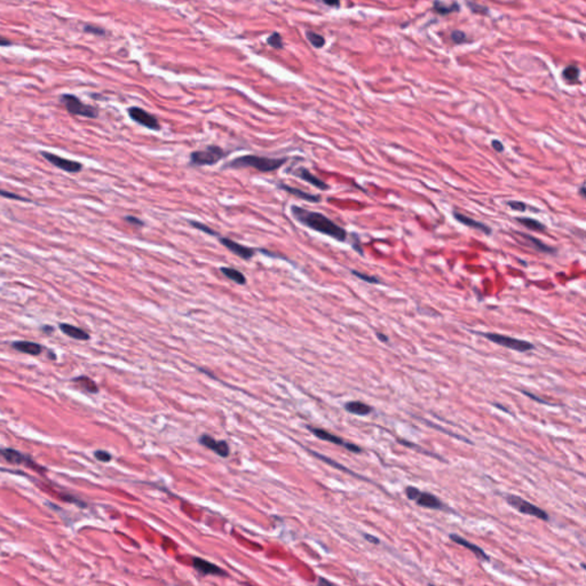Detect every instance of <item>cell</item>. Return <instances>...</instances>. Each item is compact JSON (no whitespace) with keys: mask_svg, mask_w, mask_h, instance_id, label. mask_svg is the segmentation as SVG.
<instances>
[{"mask_svg":"<svg viewBox=\"0 0 586 586\" xmlns=\"http://www.w3.org/2000/svg\"><path fill=\"white\" fill-rule=\"evenodd\" d=\"M291 214L302 226L311 228V229L315 231H319L321 234L331 237V238L341 242V243L347 240V231L342 227L333 222L330 218L324 216V214L309 211V210L302 209L300 206H297V205L291 206Z\"/></svg>","mask_w":586,"mask_h":586,"instance_id":"6da1fadb","label":"cell"},{"mask_svg":"<svg viewBox=\"0 0 586 586\" xmlns=\"http://www.w3.org/2000/svg\"><path fill=\"white\" fill-rule=\"evenodd\" d=\"M288 162V158H270V157H263V156L257 155H245L237 157L234 160H230L229 163L225 165V168H256L260 172H274L276 169L281 168L285 163Z\"/></svg>","mask_w":586,"mask_h":586,"instance_id":"7a4b0ae2","label":"cell"},{"mask_svg":"<svg viewBox=\"0 0 586 586\" xmlns=\"http://www.w3.org/2000/svg\"><path fill=\"white\" fill-rule=\"evenodd\" d=\"M227 156L221 147L209 146L204 150H195L190 154V165L195 167L211 166V165L220 162Z\"/></svg>","mask_w":586,"mask_h":586,"instance_id":"3957f363","label":"cell"},{"mask_svg":"<svg viewBox=\"0 0 586 586\" xmlns=\"http://www.w3.org/2000/svg\"><path fill=\"white\" fill-rule=\"evenodd\" d=\"M474 333L478 334V335H482V337H485L486 339L489 340V341L494 342V343H497V345H499V346H503L505 348H508V350L515 351L519 353L530 352L535 348V346L529 341H526V340H521V339H516V338H513V337H508V335L493 333V332H474Z\"/></svg>","mask_w":586,"mask_h":586,"instance_id":"277c9868","label":"cell"},{"mask_svg":"<svg viewBox=\"0 0 586 586\" xmlns=\"http://www.w3.org/2000/svg\"><path fill=\"white\" fill-rule=\"evenodd\" d=\"M405 495L408 499L413 500L416 504L420 507L429 508V509H441V511H449L446 505L442 502L440 498H437L435 495L431 493H425V491H420L418 488L409 486L405 488Z\"/></svg>","mask_w":586,"mask_h":586,"instance_id":"5b68a950","label":"cell"},{"mask_svg":"<svg viewBox=\"0 0 586 586\" xmlns=\"http://www.w3.org/2000/svg\"><path fill=\"white\" fill-rule=\"evenodd\" d=\"M505 500H506L509 506L515 508L516 511L525 514V515L534 516L537 519H540V520L543 521L549 520V515L544 511V509L536 506L534 504H531L530 502L523 499L522 497H519L516 495H506L505 496Z\"/></svg>","mask_w":586,"mask_h":586,"instance_id":"8992f818","label":"cell"},{"mask_svg":"<svg viewBox=\"0 0 586 586\" xmlns=\"http://www.w3.org/2000/svg\"><path fill=\"white\" fill-rule=\"evenodd\" d=\"M61 102L64 105L68 113L74 116H83L86 118H96L99 111L92 106L85 105L77 96L73 94H64L61 96Z\"/></svg>","mask_w":586,"mask_h":586,"instance_id":"52a82bcc","label":"cell"},{"mask_svg":"<svg viewBox=\"0 0 586 586\" xmlns=\"http://www.w3.org/2000/svg\"><path fill=\"white\" fill-rule=\"evenodd\" d=\"M307 428H308V431H309L312 434H314L316 437H319L320 440L328 441V442H330V443H333V444H337V445H341L353 454H362L363 453V449H362L361 446L356 445L354 443H351V442H347V441L343 440V438L334 435V434L325 431V429H323V428L312 427V426H307Z\"/></svg>","mask_w":586,"mask_h":586,"instance_id":"ba28073f","label":"cell"},{"mask_svg":"<svg viewBox=\"0 0 586 586\" xmlns=\"http://www.w3.org/2000/svg\"><path fill=\"white\" fill-rule=\"evenodd\" d=\"M42 156L47 160L48 163H51L52 165H54L55 167L60 168L64 172L79 173L83 169V165L80 163L75 162V160H70V159L63 158V157H60V156L54 155L52 153H48V151H42Z\"/></svg>","mask_w":586,"mask_h":586,"instance_id":"9c48e42d","label":"cell"},{"mask_svg":"<svg viewBox=\"0 0 586 586\" xmlns=\"http://www.w3.org/2000/svg\"><path fill=\"white\" fill-rule=\"evenodd\" d=\"M128 115L132 120L142 125V126L153 129V131H159L160 129V124L158 122V119L151 114L147 113L146 110L137 108V107H132V108L128 109Z\"/></svg>","mask_w":586,"mask_h":586,"instance_id":"30bf717a","label":"cell"},{"mask_svg":"<svg viewBox=\"0 0 586 586\" xmlns=\"http://www.w3.org/2000/svg\"><path fill=\"white\" fill-rule=\"evenodd\" d=\"M0 457H2L4 460H6V462L11 463V464H15V465H26L28 467H31L36 469V471H40V468L38 465H36L32 459L28 456H25L23 454L19 453V451H16L14 449H0Z\"/></svg>","mask_w":586,"mask_h":586,"instance_id":"8fae6325","label":"cell"},{"mask_svg":"<svg viewBox=\"0 0 586 586\" xmlns=\"http://www.w3.org/2000/svg\"><path fill=\"white\" fill-rule=\"evenodd\" d=\"M220 243L225 247L226 249L229 250L231 253H234L235 256L239 257L240 259H243V260H250V259H252L254 257V254H256L257 250L251 249V248H248L245 247V245H242L239 243H237L234 239H230L228 238V237H220Z\"/></svg>","mask_w":586,"mask_h":586,"instance_id":"7c38bea8","label":"cell"},{"mask_svg":"<svg viewBox=\"0 0 586 586\" xmlns=\"http://www.w3.org/2000/svg\"><path fill=\"white\" fill-rule=\"evenodd\" d=\"M198 442L210 450L214 451V453L222 458H227L230 454V448L226 441H217L212 436L208 435V434H204V435L200 436L198 438Z\"/></svg>","mask_w":586,"mask_h":586,"instance_id":"4fadbf2b","label":"cell"},{"mask_svg":"<svg viewBox=\"0 0 586 586\" xmlns=\"http://www.w3.org/2000/svg\"><path fill=\"white\" fill-rule=\"evenodd\" d=\"M449 537H450V539L453 540V542L462 545V546L469 549V551H471L477 559H480L481 561H485V562L490 561V557L488 556V554L483 551L480 546H477V545L472 544L471 542H468V540L463 538L462 536H459L457 534H450Z\"/></svg>","mask_w":586,"mask_h":586,"instance_id":"5bb4252c","label":"cell"},{"mask_svg":"<svg viewBox=\"0 0 586 586\" xmlns=\"http://www.w3.org/2000/svg\"><path fill=\"white\" fill-rule=\"evenodd\" d=\"M192 566L197 571L203 575H216V576H225L226 572L223 571L221 568L213 565V563L209 562L206 560H203L202 558H194L192 559Z\"/></svg>","mask_w":586,"mask_h":586,"instance_id":"9a60e30c","label":"cell"},{"mask_svg":"<svg viewBox=\"0 0 586 586\" xmlns=\"http://www.w3.org/2000/svg\"><path fill=\"white\" fill-rule=\"evenodd\" d=\"M293 174L296 177H298L299 179H301V180L306 181L309 183V185L314 186L316 188H319L321 190H328L329 189V185L328 183H325L324 181H322L321 179L317 178L316 176H314L309 169H307L305 167H298L296 168V171H293Z\"/></svg>","mask_w":586,"mask_h":586,"instance_id":"2e32d148","label":"cell"},{"mask_svg":"<svg viewBox=\"0 0 586 586\" xmlns=\"http://www.w3.org/2000/svg\"><path fill=\"white\" fill-rule=\"evenodd\" d=\"M453 214H454V218L456 219V220L459 221L460 223H463V225H465V226H467L469 228H473V229H476L478 231H482L483 234H486V235H490L491 232H493V229H491V228L488 225H486V223L474 220V219L469 218L467 216H464V214L459 213V212H456V211Z\"/></svg>","mask_w":586,"mask_h":586,"instance_id":"e0dca14e","label":"cell"},{"mask_svg":"<svg viewBox=\"0 0 586 586\" xmlns=\"http://www.w3.org/2000/svg\"><path fill=\"white\" fill-rule=\"evenodd\" d=\"M277 187H279L280 189H282V190L289 192L290 195H293V196H296V197H298V198L306 200V202H309V203H320L321 200H322L320 195L311 194V192L300 190V189H298V188H293V187H291V186H289V185H285V183H282V182H281V183H279V185H277Z\"/></svg>","mask_w":586,"mask_h":586,"instance_id":"ac0fdd59","label":"cell"},{"mask_svg":"<svg viewBox=\"0 0 586 586\" xmlns=\"http://www.w3.org/2000/svg\"><path fill=\"white\" fill-rule=\"evenodd\" d=\"M308 451H309V453H311V454H312V455H314V456H315V457H317V458H319V459H321V460H322V462H324V463H326V464H329V465H331V466H333V467H334V468H337V469H340V471H341V472H345V473H348V474H351V475H353V476H354V477H356V478H359V480H362V481H366V482H372V481H370V480H369V478H366V477H363V476H362V475H360V474H357V473H355V472H353V471H351V469H350V468H347V467H345V466H343V465H341V464H339V463H337V462H334V460H332V459H330V458H329V457H325V456H323V455H321V454H319V453H315V451H312V450H309V449H308Z\"/></svg>","mask_w":586,"mask_h":586,"instance_id":"d6986e66","label":"cell"},{"mask_svg":"<svg viewBox=\"0 0 586 586\" xmlns=\"http://www.w3.org/2000/svg\"><path fill=\"white\" fill-rule=\"evenodd\" d=\"M12 346L14 350L29 355H39L43 352V346L32 341H15Z\"/></svg>","mask_w":586,"mask_h":586,"instance_id":"ffe728a7","label":"cell"},{"mask_svg":"<svg viewBox=\"0 0 586 586\" xmlns=\"http://www.w3.org/2000/svg\"><path fill=\"white\" fill-rule=\"evenodd\" d=\"M345 409L350 413L356 416H368L372 412V406L361 401H350L345 404Z\"/></svg>","mask_w":586,"mask_h":586,"instance_id":"44dd1931","label":"cell"},{"mask_svg":"<svg viewBox=\"0 0 586 586\" xmlns=\"http://www.w3.org/2000/svg\"><path fill=\"white\" fill-rule=\"evenodd\" d=\"M60 330L64 334L68 335V337L74 338L76 340H88L89 339V334L86 332V331H84L83 329H79V328H77V326H74L71 324L61 323Z\"/></svg>","mask_w":586,"mask_h":586,"instance_id":"7402d4cb","label":"cell"},{"mask_svg":"<svg viewBox=\"0 0 586 586\" xmlns=\"http://www.w3.org/2000/svg\"><path fill=\"white\" fill-rule=\"evenodd\" d=\"M220 270H221L222 274L227 277V279H229L230 281L234 282V283L238 284V285L247 284V277H245L243 272L239 271L238 269H236V268L221 267Z\"/></svg>","mask_w":586,"mask_h":586,"instance_id":"603a6c76","label":"cell"},{"mask_svg":"<svg viewBox=\"0 0 586 586\" xmlns=\"http://www.w3.org/2000/svg\"><path fill=\"white\" fill-rule=\"evenodd\" d=\"M521 236L523 238H526L528 240V243H529L532 248L535 250H537L538 252H542V253H549V254H554L557 252V249L548 247V245L544 244L543 242H540L539 239H537L536 237L531 236V235H528V234H521Z\"/></svg>","mask_w":586,"mask_h":586,"instance_id":"cb8c5ba5","label":"cell"},{"mask_svg":"<svg viewBox=\"0 0 586 586\" xmlns=\"http://www.w3.org/2000/svg\"><path fill=\"white\" fill-rule=\"evenodd\" d=\"M516 220L521 223V225L525 226L528 229H530L532 231H545L546 230V227L545 225H543L542 222L536 220V219H532V218H516Z\"/></svg>","mask_w":586,"mask_h":586,"instance_id":"d4e9b609","label":"cell"},{"mask_svg":"<svg viewBox=\"0 0 586 586\" xmlns=\"http://www.w3.org/2000/svg\"><path fill=\"white\" fill-rule=\"evenodd\" d=\"M74 383L78 384L79 386L84 389V391H86L88 393H97L99 392V388H97L96 384L94 383L91 378L86 377V375H80V377H78V378H75Z\"/></svg>","mask_w":586,"mask_h":586,"instance_id":"484cf974","label":"cell"},{"mask_svg":"<svg viewBox=\"0 0 586 586\" xmlns=\"http://www.w3.org/2000/svg\"><path fill=\"white\" fill-rule=\"evenodd\" d=\"M188 222H189V225L192 228H195V229H197L199 231H203V232H205V234H208L210 236H219L218 231L212 229V228L209 227L208 225H204V223H202V222L195 221V220H189Z\"/></svg>","mask_w":586,"mask_h":586,"instance_id":"4316f807","label":"cell"},{"mask_svg":"<svg viewBox=\"0 0 586 586\" xmlns=\"http://www.w3.org/2000/svg\"><path fill=\"white\" fill-rule=\"evenodd\" d=\"M397 443H400V444L404 445V446H408V448H416L415 450L419 451V453H423V454H425V455H428V456H433V457H435L436 459H441V460H442V457H440V456H437V455L433 454V453H429V451L424 450V448H422V446H419V445H416L415 443H411V442H409V441L404 440V438H397Z\"/></svg>","mask_w":586,"mask_h":586,"instance_id":"83f0119b","label":"cell"},{"mask_svg":"<svg viewBox=\"0 0 586 586\" xmlns=\"http://www.w3.org/2000/svg\"><path fill=\"white\" fill-rule=\"evenodd\" d=\"M306 36H307L308 40H309V42L312 43V45H313V46H314V47L321 48V47L323 46V45L325 44L324 38L322 37V36L319 35V33L313 32V31H307Z\"/></svg>","mask_w":586,"mask_h":586,"instance_id":"f1b7e54d","label":"cell"},{"mask_svg":"<svg viewBox=\"0 0 586 586\" xmlns=\"http://www.w3.org/2000/svg\"><path fill=\"white\" fill-rule=\"evenodd\" d=\"M578 76H579V70L576 68V66H568V68L565 69L563 71V77L565 79L569 80V82H576L577 79H578Z\"/></svg>","mask_w":586,"mask_h":586,"instance_id":"f546056e","label":"cell"},{"mask_svg":"<svg viewBox=\"0 0 586 586\" xmlns=\"http://www.w3.org/2000/svg\"><path fill=\"white\" fill-rule=\"evenodd\" d=\"M0 197L13 199V200H20V202H31V199H29V198L22 197V196L14 194V192L6 191V190H3V189H0Z\"/></svg>","mask_w":586,"mask_h":586,"instance_id":"4dcf8cb0","label":"cell"},{"mask_svg":"<svg viewBox=\"0 0 586 586\" xmlns=\"http://www.w3.org/2000/svg\"><path fill=\"white\" fill-rule=\"evenodd\" d=\"M351 272L354 276L359 277L360 280L366 282V283H370V284H379L380 282L375 276H369V275H365L363 272H360V271H356V270H351Z\"/></svg>","mask_w":586,"mask_h":586,"instance_id":"1f68e13d","label":"cell"},{"mask_svg":"<svg viewBox=\"0 0 586 586\" xmlns=\"http://www.w3.org/2000/svg\"><path fill=\"white\" fill-rule=\"evenodd\" d=\"M434 8H435L436 12L441 13V14H446V13L457 10V5L449 6V5H445V4H443V3H441V2H435V4H434Z\"/></svg>","mask_w":586,"mask_h":586,"instance_id":"d6a6232c","label":"cell"},{"mask_svg":"<svg viewBox=\"0 0 586 586\" xmlns=\"http://www.w3.org/2000/svg\"><path fill=\"white\" fill-rule=\"evenodd\" d=\"M267 43L272 46L274 48H282L283 47V40H282V37L280 33H272L271 36H269V38L267 39Z\"/></svg>","mask_w":586,"mask_h":586,"instance_id":"836d02e7","label":"cell"},{"mask_svg":"<svg viewBox=\"0 0 586 586\" xmlns=\"http://www.w3.org/2000/svg\"><path fill=\"white\" fill-rule=\"evenodd\" d=\"M507 205L512 210H514V211L523 212L527 210V204L520 202V200H509V202H507Z\"/></svg>","mask_w":586,"mask_h":586,"instance_id":"e575fe53","label":"cell"},{"mask_svg":"<svg viewBox=\"0 0 586 586\" xmlns=\"http://www.w3.org/2000/svg\"><path fill=\"white\" fill-rule=\"evenodd\" d=\"M94 456H95V458L97 460H100V462H110L111 458H113V456H111L108 451H105V450H97L94 453Z\"/></svg>","mask_w":586,"mask_h":586,"instance_id":"d590c367","label":"cell"},{"mask_svg":"<svg viewBox=\"0 0 586 586\" xmlns=\"http://www.w3.org/2000/svg\"><path fill=\"white\" fill-rule=\"evenodd\" d=\"M85 32H88V33H93V35H96V36H104L106 33V31L104 29L99 28V26H94V25H85Z\"/></svg>","mask_w":586,"mask_h":586,"instance_id":"8d00e7d4","label":"cell"},{"mask_svg":"<svg viewBox=\"0 0 586 586\" xmlns=\"http://www.w3.org/2000/svg\"><path fill=\"white\" fill-rule=\"evenodd\" d=\"M124 220L126 221V222H128L129 225L135 226V227H139V228H141V227L145 226V222H143V221L141 220V219H139V218L134 217V216H127V217H125Z\"/></svg>","mask_w":586,"mask_h":586,"instance_id":"74e56055","label":"cell"},{"mask_svg":"<svg viewBox=\"0 0 586 586\" xmlns=\"http://www.w3.org/2000/svg\"><path fill=\"white\" fill-rule=\"evenodd\" d=\"M521 393H522L523 395H526L527 397H529V399L534 400V401H536V402H539L540 404H546V405H551V403H548L547 401L543 400L542 397H538V396H536L535 394H532V393H530V392H527V391H521Z\"/></svg>","mask_w":586,"mask_h":586,"instance_id":"f35d334b","label":"cell"},{"mask_svg":"<svg viewBox=\"0 0 586 586\" xmlns=\"http://www.w3.org/2000/svg\"><path fill=\"white\" fill-rule=\"evenodd\" d=\"M451 38H453L455 43L460 44L466 39V36H465V33L462 32V31H454L453 35H451Z\"/></svg>","mask_w":586,"mask_h":586,"instance_id":"ab89813d","label":"cell"},{"mask_svg":"<svg viewBox=\"0 0 586 586\" xmlns=\"http://www.w3.org/2000/svg\"><path fill=\"white\" fill-rule=\"evenodd\" d=\"M491 146H493V148L497 151V153H503L504 151V145L499 140L491 141Z\"/></svg>","mask_w":586,"mask_h":586,"instance_id":"60d3db41","label":"cell"},{"mask_svg":"<svg viewBox=\"0 0 586 586\" xmlns=\"http://www.w3.org/2000/svg\"><path fill=\"white\" fill-rule=\"evenodd\" d=\"M363 537H364V538H365L366 540H368L369 543H371V544H374V545L380 544V539L378 538V537L372 536V535H370V534H363Z\"/></svg>","mask_w":586,"mask_h":586,"instance_id":"b9f144b4","label":"cell"},{"mask_svg":"<svg viewBox=\"0 0 586 586\" xmlns=\"http://www.w3.org/2000/svg\"><path fill=\"white\" fill-rule=\"evenodd\" d=\"M375 335H377V338H378L382 342H388V341H389V338L387 337L386 334H384V333H382V332H377V333H375Z\"/></svg>","mask_w":586,"mask_h":586,"instance_id":"7bdbcfd3","label":"cell"},{"mask_svg":"<svg viewBox=\"0 0 586 586\" xmlns=\"http://www.w3.org/2000/svg\"><path fill=\"white\" fill-rule=\"evenodd\" d=\"M10 45H12L11 40H8V39L4 38V37H2V36H0V46H10Z\"/></svg>","mask_w":586,"mask_h":586,"instance_id":"ee69618b","label":"cell"},{"mask_svg":"<svg viewBox=\"0 0 586 586\" xmlns=\"http://www.w3.org/2000/svg\"><path fill=\"white\" fill-rule=\"evenodd\" d=\"M322 2L329 6H338L339 5V0H322Z\"/></svg>","mask_w":586,"mask_h":586,"instance_id":"f6af8a7d","label":"cell"},{"mask_svg":"<svg viewBox=\"0 0 586 586\" xmlns=\"http://www.w3.org/2000/svg\"><path fill=\"white\" fill-rule=\"evenodd\" d=\"M493 405H494V406H496V408H498V409H500V410L505 411V412H506V413H509V410H508L507 408H505L504 405H500L499 403H493Z\"/></svg>","mask_w":586,"mask_h":586,"instance_id":"bcb514c9","label":"cell"},{"mask_svg":"<svg viewBox=\"0 0 586 586\" xmlns=\"http://www.w3.org/2000/svg\"><path fill=\"white\" fill-rule=\"evenodd\" d=\"M579 194H580V195H581V197H585V185H584V183H583V185H581V186H580V189H579Z\"/></svg>","mask_w":586,"mask_h":586,"instance_id":"7dc6e473","label":"cell"},{"mask_svg":"<svg viewBox=\"0 0 586 586\" xmlns=\"http://www.w3.org/2000/svg\"><path fill=\"white\" fill-rule=\"evenodd\" d=\"M43 330H44V331H50V332H52L53 328H52V326H44Z\"/></svg>","mask_w":586,"mask_h":586,"instance_id":"c3c4849f","label":"cell"}]
</instances>
